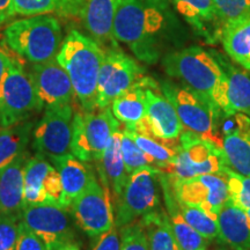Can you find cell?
<instances>
[{
  "label": "cell",
  "mask_w": 250,
  "mask_h": 250,
  "mask_svg": "<svg viewBox=\"0 0 250 250\" xmlns=\"http://www.w3.org/2000/svg\"><path fill=\"white\" fill-rule=\"evenodd\" d=\"M164 24L160 8L146 0H120L114 21V37L144 62L154 64L160 56L158 35Z\"/></svg>",
  "instance_id": "3"
},
{
  "label": "cell",
  "mask_w": 250,
  "mask_h": 250,
  "mask_svg": "<svg viewBox=\"0 0 250 250\" xmlns=\"http://www.w3.org/2000/svg\"><path fill=\"white\" fill-rule=\"evenodd\" d=\"M15 14L34 17L62 9L77 13L72 0H13Z\"/></svg>",
  "instance_id": "33"
},
{
  "label": "cell",
  "mask_w": 250,
  "mask_h": 250,
  "mask_svg": "<svg viewBox=\"0 0 250 250\" xmlns=\"http://www.w3.org/2000/svg\"><path fill=\"white\" fill-rule=\"evenodd\" d=\"M118 129L121 123L115 118L110 107L98 111H78L73 118L71 153L85 162H96Z\"/></svg>",
  "instance_id": "9"
},
{
  "label": "cell",
  "mask_w": 250,
  "mask_h": 250,
  "mask_svg": "<svg viewBox=\"0 0 250 250\" xmlns=\"http://www.w3.org/2000/svg\"><path fill=\"white\" fill-rule=\"evenodd\" d=\"M161 191L164 196L166 211L169 218L174 236L179 243L181 250H204L208 248V240L202 236L197 230L187 223L181 213L179 201L171 188L169 177L162 171L160 175Z\"/></svg>",
  "instance_id": "19"
},
{
  "label": "cell",
  "mask_w": 250,
  "mask_h": 250,
  "mask_svg": "<svg viewBox=\"0 0 250 250\" xmlns=\"http://www.w3.org/2000/svg\"><path fill=\"white\" fill-rule=\"evenodd\" d=\"M15 250H48L42 240L30 228L26 226L22 220L19 225V237Z\"/></svg>",
  "instance_id": "40"
},
{
  "label": "cell",
  "mask_w": 250,
  "mask_h": 250,
  "mask_svg": "<svg viewBox=\"0 0 250 250\" xmlns=\"http://www.w3.org/2000/svg\"><path fill=\"white\" fill-rule=\"evenodd\" d=\"M173 2L188 22L202 33L206 24L217 19L212 0H173Z\"/></svg>",
  "instance_id": "31"
},
{
  "label": "cell",
  "mask_w": 250,
  "mask_h": 250,
  "mask_svg": "<svg viewBox=\"0 0 250 250\" xmlns=\"http://www.w3.org/2000/svg\"><path fill=\"white\" fill-rule=\"evenodd\" d=\"M120 228L114 225L107 232L93 237L94 242L90 250H121Z\"/></svg>",
  "instance_id": "41"
},
{
  "label": "cell",
  "mask_w": 250,
  "mask_h": 250,
  "mask_svg": "<svg viewBox=\"0 0 250 250\" xmlns=\"http://www.w3.org/2000/svg\"><path fill=\"white\" fill-rule=\"evenodd\" d=\"M104 51L99 43L78 30H71L56 59L67 72L81 110L96 108V89Z\"/></svg>",
  "instance_id": "2"
},
{
  "label": "cell",
  "mask_w": 250,
  "mask_h": 250,
  "mask_svg": "<svg viewBox=\"0 0 250 250\" xmlns=\"http://www.w3.org/2000/svg\"><path fill=\"white\" fill-rule=\"evenodd\" d=\"M204 250H208V249H204Z\"/></svg>",
  "instance_id": "49"
},
{
  "label": "cell",
  "mask_w": 250,
  "mask_h": 250,
  "mask_svg": "<svg viewBox=\"0 0 250 250\" xmlns=\"http://www.w3.org/2000/svg\"><path fill=\"white\" fill-rule=\"evenodd\" d=\"M50 167L51 165L45 160V156L41 153L29 156L24 166L23 206L48 203L44 190H43V182Z\"/></svg>",
  "instance_id": "30"
},
{
  "label": "cell",
  "mask_w": 250,
  "mask_h": 250,
  "mask_svg": "<svg viewBox=\"0 0 250 250\" xmlns=\"http://www.w3.org/2000/svg\"><path fill=\"white\" fill-rule=\"evenodd\" d=\"M59 250H80V248L76 242H71L68 243V245H65L64 247H62Z\"/></svg>",
  "instance_id": "45"
},
{
  "label": "cell",
  "mask_w": 250,
  "mask_h": 250,
  "mask_svg": "<svg viewBox=\"0 0 250 250\" xmlns=\"http://www.w3.org/2000/svg\"><path fill=\"white\" fill-rule=\"evenodd\" d=\"M169 181L175 196L180 202L197 206L215 219L228 199L225 173L199 175L186 180H174L169 177Z\"/></svg>",
  "instance_id": "14"
},
{
  "label": "cell",
  "mask_w": 250,
  "mask_h": 250,
  "mask_svg": "<svg viewBox=\"0 0 250 250\" xmlns=\"http://www.w3.org/2000/svg\"><path fill=\"white\" fill-rule=\"evenodd\" d=\"M245 211H246V213H247V215H248V218H249V220H250V208H247V210H245Z\"/></svg>",
  "instance_id": "48"
},
{
  "label": "cell",
  "mask_w": 250,
  "mask_h": 250,
  "mask_svg": "<svg viewBox=\"0 0 250 250\" xmlns=\"http://www.w3.org/2000/svg\"><path fill=\"white\" fill-rule=\"evenodd\" d=\"M121 250H149L145 229L139 220L120 228Z\"/></svg>",
  "instance_id": "37"
},
{
  "label": "cell",
  "mask_w": 250,
  "mask_h": 250,
  "mask_svg": "<svg viewBox=\"0 0 250 250\" xmlns=\"http://www.w3.org/2000/svg\"><path fill=\"white\" fill-rule=\"evenodd\" d=\"M43 190H44L46 196V202L66 208L61 175H59L58 170L55 167H52V166L50 167L44 179V182H43Z\"/></svg>",
  "instance_id": "39"
},
{
  "label": "cell",
  "mask_w": 250,
  "mask_h": 250,
  "mask_svg": "<svg viewBox=\"0 0 250 250\" xmlns=\"http://www.w3.org/2000/svg\"><path fill=\"white\" fill-rule=\"evenodd\" d=\"M67 208L51 204L24 205L21 220L42 240L48 250H59L74 242V229Z\"/></svg>",
  "instance_id": "13"
},
{
  "label": "cell",
  "mask_w": 250,
  "mask_h": 250,
  "mask_svg": "<svg viewBox=\"0 0 250 250\" xmlns=\"http://www.w3.org/2000/svg\"><path fill=\"white\" fill-rule=\"evenodd\" d=\"M142 83L147 109L146 118L142 124L159 138L179 140L184 129L174 105L151 78L143 77Z\"/></svg>",
  "instance_id": "17"
},
{
  "label": "cell",
  "mask_w": 250,
  "mask_h": 250,
  "mask_svg": "<svg viewBox=\"0 0 250 250\" xmlns=\"http://www.w3.org/2000/svg\"><path fill=\"white\" fill-rule=\"evenodd\" d=\"M120 0H86L81 9L85 29L100 45L118 48L114 37V21Z\"/></svg>",
  "instance_id": "18"
},
{
  "label": "cell",
  "mask_w": 250,
  "mask_h": 250,
  "mask_svg": "<svg viewBox=\"0 0 250 250\" xmlns=\"http://www.w3.org/2000/svg\"><path fill=\"white\" fill-rule=\"evenodd\" d=\"M139 223L147 235L149 250H181L171 229L167 211L161 206L143 215Z\"/></svg>",
  "instance_id": "27"
},
{
  "label": "cell",
  "mask_w": 250,
  "mask_h": 250,
  "mask_svg": "<svg viewBox=\"0 0 250 250\" xmlns=\"http://www.w3.org/2000/svg\"><path fill=\"white\" fill-rule=\"evenodd\" d=\"M12 51L31 64L55 58L62 45V27L52 15L41 14L8 24L4 33Z\"/></svg>",
  "instance_id": "4"
},
{
  "label": "cell",
  "mask_w": 250,
  "mask_h": 250,
  "mask_svg": "<svg viewBox=\"0 0 250 250\" xmlns=\"http://www.w3.org/2000/svg\"><path fill=\"white\" fill-rule=\"evenodd\" d=\"M28 76L41 102L43 103V107L72 104V101L76 99L70 77L57 59L52 58L48 62H34Z\"/></svg>",
  "instance_id": "16"
},
{
  "label": "cell",
  "mask_w": 250,
  "mask_h": 250,
  "mask_svg": "<svg viewBox=\"0 0 250 250\" xmlns=\"http://www.w3.org/2000/svg\"><path fill=\"white\" fill-rule=\"evenodd\" d=\"M164 68L168 76L179 80L221 115L227 114V77L211 54L190 46L166 56Z\"/></svg>",
  "instance_id": "1"
},
{
  "label": "cell",
  "mask_w": 250,
  "mask_h": 250,
  "mask_svg": "<svg viewBox=\"0 0 250 250\" xmlns=\"http://www.w3.org/2000/svg\"><path fill=\"white\" fill-rule=\"evenodd\" d=\"M218 250H237V249H234V248H232V247L225 245L223 247H220V248H218Z\"/></svg>",
  "instance_id": "47"
},
{
  "label": "cell",
  "mask_w": 250,
  "mask_h": 250,
  "mask_svg": "<svg viewBox=\"0 0 250 250\" xmlns=\"http://www.w3.org/2000/svg\"><path fill=\"white\" fill-rule=\"evenodd\" d=\"M221 41L228 57L250 71V18L225 23Z\"/></svg>",
  "instance_id": "25"
},
{
  "label": "cell",
  "mask_w": 250,
  "mask_h": 250,
  "mask_svg": "<svg viewBox=\"0 0 250 250\" xmlns=\"http://www.w3.org/2000/svg\"><path fill=\"white\" fill-rule=\"evenodd\" d=\"M219 240L237 250H250V220L246 211L227 199L217 214Z\"/></svg>",
  "instance_id": "21"
},
{
  "label": "cell",
  "mask_w": 250,
  "mask_h": 250,
  "mask_svg": "<svg viewBox=\"0 0 250 250\" xmlns=\"http://www.w3.org/2000/svg\"><path fill=\"white\" fill-rule=\"evenodd\" d=\"M122 155L127 174L131 175L140 169L154 167L151 159L138 147L132 137L122 127ZM155 168V167H154Z\"/></svg>",
  "instance_id": "34"
},
{
  "label": "cell",
  "mask_w": 250,
  "mask_h": 250,
  "mask_svg": "<svg viewBox=\"0 0 250 250\" xmlns=\"http://www.w3.org/2000/svg\"><path fill=\"white\" fill-rule=\"evenodd\" d=\"M122 127L115 131L100 160L96 161L100 181L107 186L111 195L117 199L129 180L122 155Z\"/></svg>",
  "instance_id": "20"
},
{
  "label": "cell",
  "mask_w": 250,
  "mask_h": 250,
  "mask_svg": "<svg viewBox=\"0 0 250 250\" xmlns=\"http://www.w3.org/2000/svg\"><path fill=\"white\" fill-rule=\"evenodd\" d=\"M34 126V122L28 120L8 127H0V170L27 151Z\"/></svg>",
  "instance_id": "29"
},
{
  "label": "cell",
  "mask_w": 250,
  "mask_h": 250,
  "mask_svg": "<svg viewBox=\"0 0 250 250\" xmlns=\"http://www.w3.org/2000/svg\"><path fill=\"white\" fill-rule=\"evenodd\" d=\"M227 181L228 199L237 208L247 210L250 208V177L241 175L229 167L225 170Z\"/></svg>",
  "instance_id": "35"
},
{
  "label": "cell",
  "mask_w": 250,
  "mask_h": 250,
  "mask_svg": "<svg viewBox=\"0 0 250 250\" xmlns=\"http://www.w3.org/2000/svg\"><path fill=\"white\" fill-rule=\"evenodd\" d=\"M55 168L61 175L65 197V206L68 210L72 202L80 195L88 186L94 170L72 153L52 158Z\"/></svg>",
  "instance_id": "24"
},
{
  "label": "cell",
  "mask_w": 250,
  "mask_h": 250,
  "mask_svg": "<svg viewBox=\"0 0 250 250\" xmlns=\"http://www.w3.org/2000/svg\"><path fill=\"white\" fill-rule=\"evenodd\" d=\"M160 89L174 105L184 130L198 134L223 148V139L218 130L220 112L183 85L162 81Z\"/></svg>",
  "instance_id": "7"
},
{
  "label": "cell",
  "mask_w": 250,
  "mask_h": 250,
  "mask_svg": "<svg viewBox=\"0 0 250 250\" xmlns=\"http://www.w3.org/2000/svg\"><path fill=\"white\" fill-rule=\"evenodd\" d=\"M179 201V199H177ZM180 210L183 218L186 219L188 224L191 226L193 229L197 230L202 236L208 239V241L219 239V229L217 219L211 217L210 214L206 213L202 208L197 206L186 204L179 201Z\"/></svg>",
  "instance_id": "32"
},
{
  "label": "cell",
  "mask_w": 250,
  "mask_h": 250,
  "mask_svg": "<svg viewBox=\"0 0 250 250\" xmlns=\"http://www.w3.org/2000/svg\"><path fill=\"white\" fill-rule=\"evenodd\" d=\"M73 118L72 104L45 108L44 115L33 130V147L36 153L50 159L71 153Z\"/></svg>",
  "instance_id": "12"
},
{
  "label": "cell",
  "mask_w": 250,
  "mask_h": 250,
  "mask_svg": "<svg viewBox=\"0 0 250 250\" xmlns=\"http://www.w3.org/2000/svg\"><path fill=\"white\" fill-rule=\"evenodd\" d=\"M132 137L138 147L151 159L155 168L167 173L180 149L179 140H168L156 137L140 123L134 126H123Z\"/></svg>",
  "instance_id": "23"
},
{
  "label": "cell",
  "mask_w": 250,
  "mask_h": 250,
  "mask_svg": "<svg viewBox=\"0 0 250 250\" xmlns=\"http://www.w3.org/2000/svg\"><path fill=\"white\" fill-rule=\"evenodd\" d=\"M149 4L156 6V7H165L166 6V0H146Z\"/></svg>",
  "instance_id": "46"
},
{
  "label": "cell",
  "mask_w": 250,
  "mask_h": 250,
  "mask_svg": "<svg viewBox=\"0 0 250 250\" xmlns=\"http://www.w3.org/2000/svg\"><path fill=\"white\" fill-rule=\"evenodd\" d=\"M218 130L229 168L250 177V114L221 115Z\"/></svg>",
  "instance_id": "15"
},
{
  "label": "cell",
  "mask_w": 250,
  "mask_h": 250,
  "mask_svg": "<svg viewBox=\"0 0 250 250\" xmlns=\"http://www.w3.org/2000/svg\"><path fill=\"white\" fill-rule=\"evenodd\" d=\"M180 149L167 170L174 180H186L205 174H224L228 166L224 149L198 134L183 130Z\"/></svg>",
  "instance_id": "6"
},
{
  "label": "cell",
  "mask_w": 250,
  "mask_h": 250,
  "mask_svg": "<svg viewBox=\"0 0 250 250\" xmlns=\"http://www.w3.org/2000/svg\"><path fill=\"white\" fill-rule=\"evenodd\" d=\"M43 108V103L21 62L11 59L0 80V127L30 120Z\"/></svg>",
  "instance_id": "5"
},
{
  "label": "cell",
  "mask_w": 250,
  "mask_h": 250,
  "mask_svg": "<svg viewBox=\"0 0 250 250\" xmlns=\"http://www.w3.org/2000/svg\"><path fill=\"white\" fill-rule=\"evenodd\" d=\"M111 111L125 126H134L145 121L147 109L142 79L112 101Z\"/></svg>",
  "instance_id": "26"
},
{
  "label": "cell",
  "mask_w": 250,
  "mask_h": 250,
  "mask_svg": "<svg viewBox=\"0 0 250 250\" xmlns=\"http://www.w3.org/2000/svg\"><path fill=\"white\" fill-rule=\"evenodd\" d=\"M27 151L0 170V213L21 214L23 208L24 166Z\"/></svg>",
  "instance_id": "22"
},
{
  "label": "cell",
  "mask_w": 250,
  "mask_h": 250,
  "mask_svg": "<svg viewBox=\"0 0 250 250\" xmlns=\"http://www.w3.org/2000/svg\"><path fill=\"white\" fill-rule=\"evenodd\" d=\"M142 78L143 68L133 58L118 48L108 49L104 51L99 73L96 108L110 107L115 99L130 89Z\"/></svg>",
  "instance_id": "11"
},
{
  "label": "cell",
  "mask_w": 250,
  "mask_h": 250,
  "mask_svg": "<svg viewBox=\"0 0 250 250\" xmlns=\"http://www.w3.org/2000/svg\"><path fill=\"white\" fill-rule=\"evenodd\" d=\"M11 59L12 58H9L7 54H5L4 51L0 50V80H1L2 74H4L5 70L7 68L9 62H11Z\"/></svg>",
  "instance_id": "43"
},
{
  "label": "cell",
  "mask_w": 250,
  "mask_h": 250,
  "mask_svg": "<svg viewBox=\"0 0 250 250\" xmlns=\"http://www.w3.org/2000/svg\"><path fill=\"white\" fill-rule=\"evenodd\" d=\"M162 170L151 167L131 174L116 199L115 225L122 228L160 208Z\"/></svg>",
  "instance_id": "8"
},
{
  "label": "cell",
  "mask_w": 250,
  "mask_h": 250,
  "mask_svg": "<svg viewBox=\"0 0 250 250\" xmlns=\"http://www.w3.org/2000/svg\"><path fill=\"white\" fill-rule=\"evenodd\" d=\"M68 210L80 229L90 237L107 232L115 225L111 192L95 173L86 189L72 202Z\"/></svg>",
  "instance_id": "10"
},
{
  "label": "cell",
  "mask_w": 250,
  "mask_h": 250,
  "mask_svg": "<svg viewBox=\"0 0 250 250\" xmlns=\"http://www.w3.org/2000/svg\"><path fill=\"white\" fill-rule=\"evenodd\" d=\"M21 214L0 213V250H15Z\"/></svg>",
  "instance_id": "38"
},
{
  "label": "cell",
  "mask_w": 250,
  "mask_h": 250,
  "mask_svg": "<svg viewBox=\"0 0 250 250\" xmlns=\"http://www.w3.org/2000/svg\"><path fill=\"white\" fill-rule=\"evenodd\" d=\"M15 14L13 0H0V24Z\"/></svg>",
  "instance_id": "42"
},
{
  "label": "cell",
  "mask_w": 250,
  "mask_h": 250,
  "mask_svg": "<svg viewBox=\"0 0 250 250\" xmlns=\"http://www.w3.org/2000/svg\"><path fill=\"white\" fill-rule=\"evenodd\" d=\"M72 1H73V5H74V7H76L77 13H78V12H81L83 5H85L86 0H72Z\"/></svg>",
  "instance_id": "44"
},
{
  "label": "cell",
  "mask_w": 250,
  "mask_h": 250,
  "mask_svg": "<svg viewBox=\"0 0 250 250\" xmlns=\"http://www.w3.org/2000/svg\"><path fill=\"white\" fill-rule=\"evenodd\" d=\"M217 19L224 23L250 18V0H212Z\"/></svg>",
  "instance_id": "36"
},
{
  "label": "cell",
  "mask_w": 250,
  "mask_h": 250,
  "mask_svg": "<svg viewBox=\"0 0 250 250\" xmlns=\"http://www.w3.org/2000/svg\"><path fill=\"white\" fill-rule=\"evenodd\" d=\"M227 77V114L246 112L250 114V71L219 62Z\"/></svg>",
  "instance_id": "28"
}]
</instances>
